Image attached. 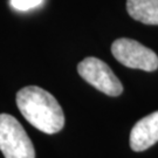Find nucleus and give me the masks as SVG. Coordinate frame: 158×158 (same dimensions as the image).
<instances>
[{"mask_svg": "<svg viewBox=\"0 0 158 158\" xmlns=\"http://www.w3.org/2000/svg\"><path fill=\"white\" fill-rule=\"evenodd\" d=\"M42 0H11L10 1L12 7L18 11H28L31 8L39 6Z\"/></svg>", "mask_w": 158, "mask_h": 158, "instance_id": "7", "label": "nucleus"}, {"mask_svg": "<svg viewBox=\"0 0 158 158\" xmlns=\"http://www.w3.org/2000/svg\"><path fill=\"white\" fill-rule=\"evenodd\" d=\"M0 150L5 158H35L33 143L15 117L0 114Z\"/></svg>", "mask_w": 158, "mask_h": 158, "instance_id": "2", "label": "nucleus"}, {"mask_svg": "<svg viewBox=\"0 0 158 158\" xmlns=\"http://www.w3.org/2000/svg\"><path fill=\"white\" fill-rule=\"evenodd\" d=\"M114 57L123 66L132 69L153 72L158 68L157 54L138 41L121 38L111 45Z\"/></svg>", "mask_w": 158, "mask_h": 158, "instance_id": "3", "label": "nucleus"}, {"mask_svg": "<svg viewBox=\"0 0 158 158\" xmlns=\"http://www.w3.org/2000/svg\"><path fill=\"white\" fill-rule=\"evenodd\" d=\"M158 142V111L139 119L130 132V148L141 152Z\"/></svg>", "mask_w": 158, "mask_h": 158, "instance_id": "5", "label": "nucleus"}, {"mask_svg": "<svg viewBox=\"0 0 158 158\" xmlns=\"http://www.w3.org/2000/svg\"><path fill=\"white\" fill-rule=\"evenodd\" d=\"M82 79L108 96H118L123 93V85L106 62L97 57H87L77 66Z\"/></svg>", "mask_w": 158, "mask_h": 158, "instance_id": "4", "label": "nucleus"}, {"mask_svg": "<svg viewBox=\"0 0 158 158\" xmlns=\"http://www.w3.org/2000/svg\"><path fill=\"white\" fill-rule=\"evenodd\" d=\"M127 11L136 21L158 25V0H127Z\"/></svg>", "mask_w": 158, "mask_h": 158, "instance_id": "6", "label": "nucleus"}, {"mask_svg": "<svg viewBox=\"0 0 158 158\" xmlns=\"http://www.w3.org/2000/svg\"><path fill=\"white\" fill-rule=\"evenodd\" d=\"M17 106L26 121L45 134H56L64 125L61 106L51 93L40 87L28 85L20 89Z\"/></svg>", "mask_w": 158, "mask_h": 158, "instance_id": "1", "label": "nucleus"}]
</instances>
